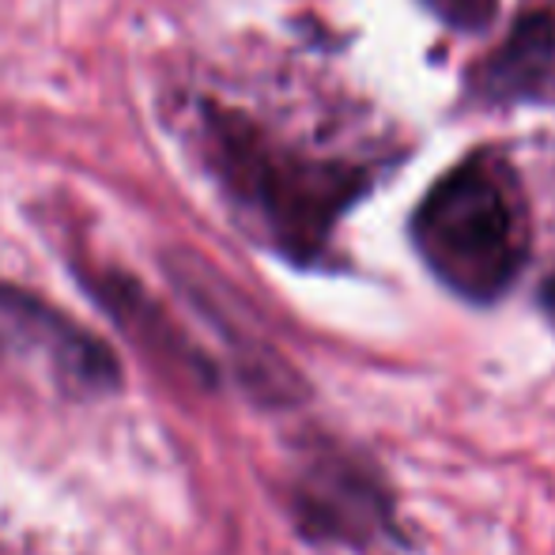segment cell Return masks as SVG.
<instances>
[{
	"mask_svg": "<svg viewBox=\"0 0 555 555\" xmlns=\"http://www.w3.org/2000/svg\"><path fill=\"white\" fill-rule=\"evenodd\" d=\"M424 269L468 307H491L529 264L521 185L499 155L476 152L442 175L409 223Z\"/></svg>",
	"mask_w": 555,
	"mask_h": 555,
	"instance_id": "1",
	"label": "cell"
},
{
	"mask_svg": "<svg viewBox=\"0 0 555 555\" xmlns=\"http://www.w3.org/2000/svg\"><path fill=\"white\" fill-rule=\"evenodd\" d=\"M223 155L234 197L257 216L269 246L295 264H314L340 216L371 190L366 170L276 152L254 129L227 125Z\"/></svg>",
	"mask_w": 555,
	"mask_h": 555,
	"instance_id": "2",
	"label": "cell"
},
{
	"mask_svg": "<svg viewBox=\"0 0 555 555\" xmlns=\"http://www.w3.org/2000/svg\"><path fill=\"white\" fill-rule=\"evenodd\" d=\"M284 511L295 533L318 548L366 552L401 544L397 491L366 450L310 435L284 473Z\"/></svg>",
	"mask_w": 555,
	"mask_h": 555,
	"instance_id": "3",
	"label": "cell"
},
{
	"mask_svg": "<svg viewBox=\"0 0 555 555\" xmlns=\"http://www.w3.org/2000/svg\"><path fill=\"white\" fill-rule=\"evenodd\" d=\"M170 276L182 284L185 299L216 325V333L223 336L227 351H231V371L238 389L261 409H292V404L307 401V382L302 374L257 333L254 322H246L238 299L231 295V287L216 276L208 264L193 261V257H170L167 261Z\"/></svg>",
	"mask_w": 555,
	"mask_h": 555,
	"instance_id": "4",
	"label": "cell"
},
{
	"mask_svg": "<svg viewBox=\"0 0 555 555\" xmlns=\"http://www.w3.org/2000/svg\"><path fill=\"white\" fill-rule=\"evenodd\" d=\"M0 318H8V325L27 336L35 348H42V356L53 366V378L73 401H103L121 389L125 374L111 344L76 325L53 302L0 280Z\"/></svg>",
	"mask_w": 555,
	"mask_h": 555,
	"instance_id": "5",
	"label": "cell"
},
{
	"mask_svg": "<svg viewBox=\"0 0 555 555\" xmlns=\"http://www.w3.org/2000/svg\"><path fill=\"white\" fill-rule=\"evenodd\" d=\"M88 287H91V295H95L99 307L121 325L125 336L144 344L152 356L167 359L178 374H190L193 382H201V386H208V389L220 382V371H216L212 359H208L201 348H193V344L167 322V314H163V310L155 307L132 280H125L121 272H106L103 280L88 276Z\"/></svg>",
	"mask_w": 555,
	"mask_h": 555,
	"instance_id": "6",
	"label": "cell"
},
{
	"mask_svg": "<svg viewBox=\"0 0 555 555\" xmlns=\"http://www.w3.org/2000/svg\"><path fill=\"white\" fill-rule=\"evenodd\" d=\"M555 61V20L548 12H529L518 20L503 46L483 61L480 95L488 99H521L533 95L552 73Z\"/></svg>",
	"mask_w": 555,
	"mask_h": 555,
	"instance_id": "7",
	"label": "cell"
},
{
	"mask_svg": "<svg viewBox=\"0 0 555 555\" xmlns=\"http://www.w3.org/2000/svg\"><path fill=\"white\" fill-rule=\"evenodd\" d=\"M424 4L453 30H488L499 12V0H424Z\"/></svg>",
	"mask_w": 555,
	"mask_h": 555,
	"instance_id": "8",
	"label": "cell"
},
{
	"mask_svg": "<svg viewBox=\"0 0 555 555\" xmlns=\"http://www.w3.org/2000/svg\"><path fill=\"white\" fill-rule=\"evenodd\" d=\"M541 302H544V310L555 318V276L544 280V292H541Z\"/></svg>",
	"mask_w": 555,
	"mask_h": 555,
	"instance_id": "9",
	"label": "cell"
}]
</instances>
